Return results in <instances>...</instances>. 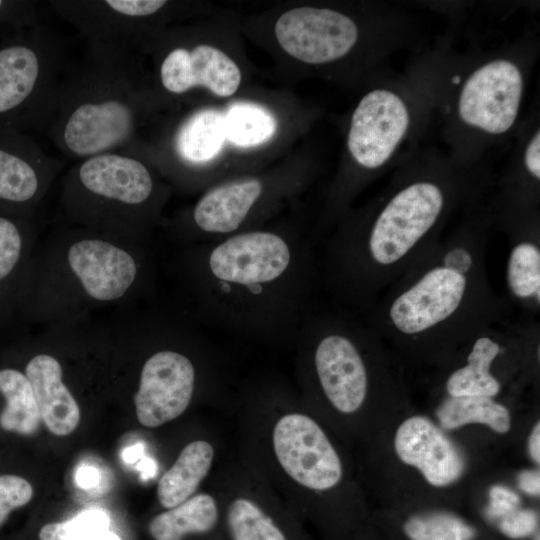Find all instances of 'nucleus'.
Returning <instances> with one entry per match:
<instances>
[{"instance_id": "aec40b11", "label": "nucleus", "mask_w": 540, "mask_h": 540, "mask_svg": "<svg viewBox=\"0 0 540 540\" xmlns=\"http://www.w3.org/2000/svg\"><path fill=\"white\" fill-rule=\"evenodd\" d=\"M213 458L214 449L207 441L196 440L186 445L158 482L160 504L170 509L189 499L207 476Z\"/></svg>"}, {"instance_id": "c756f323", "label": "nucleus", "mask_w": 540, "mask_h": 540, "mask_svg": "<svg viewBox=\"0 0 540 540\" xmlns=\"http://www.w3.org/2000/svg\"><path fill=\"white\" fill-rule=\"evenodd\" d=\"M32 497L33 487L25 478L13 474L0 475V527L14 509L25 506Z\"/></svg>"}, {"instance_id": "f704fd0d", "label": "nucleus", "mask_w": 540, "mask_h": 540, "mask_svg": "<svg viewBox=\"0 0 540 540\" xmlns=\"http://www.w3.org/2000/svg\"><path fill=\"white\" fill-rule=\"evenodd\" d=\"M99 477V472L90 466H83L75 475L76 482L81 488L94 487L96 484H98Z\"/></svg>"}, {"instance_id": "f257e3e1", "label": "nucleus", "mask_w": 540, "mask_h": 540, "mask_svg": "<svg viewBox=\"0 0 540 540\" xmlns=\"http://www.w3.org/2000/svg\"><path fill=\"white\" fill-rule=\"evenodd\" d=\"M184 252L182 278L200 322L249 333L298 332L317 308L315 244L247 230Z\"/></svg>"}, {"instance_id": "c9c22d12", "label": "nucleus", "mask_w": 540, "mask_h": 540, "mask_svg": "<svg viewBox=\"0 0 540 540\" xmlns=\"http://www.w3.org/2000/svg\"><path fill=\"white\" fill-rule=\"evenodd\" d=\"M528 449L532 459L539 464L540 462V424L534 426L528 443Z\"/></svg>"}, {"instance_id": "6ab92c4d", "label": "nucleus", "mask_w": 540, "mask_h": 540, "mask_svg": "<svg viewBox=\"0 0 540 540\" xmlns=\"http://www.w3.org/2000/svg\"><path fill=\"white\" fill-rule=\"evenodd\" d=\"M508 303L528 314L540 310V241L539 237L520 236L510 244L505 271Z\"/></svg>"}, {"instance_id": "393cba45", "label": "nucleus", "mask_w": 540, "mask_h": 540, "mask_svg": "<svg viewBox=\"0 0 540 540\" xmlns=\"http://www.w3.org/2000/svg\"><path fill=\"white\" fill-rule=\"evenodd\" d=\"M223 115L226 139L241 147L268 141L277 128L273 115L256 104L236 103Z\"/></svg>"}, {"instance_id": "423d86ee", "label": "nucleus", "mask_w": 540, "mask_h": 540, "mask_svg": "<svg viewBox=\"0 0 540 540\" xmlns=\"http://www.w3.org/2000/svg\"><path fill=\"white\" fill-rule=\"evenodd\" d=\"M69 60L67 45L43 25L0 42V134L42 131Z\"/></svg>"}, {"instance_id": "1a4fd4ad", "label": "nucleus", "mask_w": 540, "mask_h": 540, "mask_svg": "<svg viewBox=\"0 0 540 540\" xmlns=\"http://www.w3.org/2000/svg\"><path fill=\"white\" fill-rule=\"evenodd\" d=\"M196 385L192 360L174 349H160L143 363L134 395L137 419L155 428L180 416L189 406Z\"/></svg>"}, {"instance_id": "f8f14e48", "label": "nucleus", "mask_w": 540, "mask_h": 540, "mask_svg": "<svg viewBox=\"0 0 540 540\" xmlns=\"http://www.w3.org/2000/svg\"><path fill=\"white\" fill-rule=\"evenodd\" d=\"M408 125L409 113L402 99L388 90H373L352 115L348 149L360 166L376 169L390 158Z\"/></svg>"}, {"instance_id": "4be33fe9", "label": "nucleus", "mask_w": 540, "mask_h": 540, "mask_svg": "<svg viewBox=\"0 0 540 540\" xmlns=\"http://www.w3.org/2000/svg\"><path fill=\"white\" fill-rule=\"evenodd\" d=\"M217 520L214 498L199 494L153 517L148 531L154 540H182L188 534L209 532Z\"/></svg>"}, {"instance_id": "b1692460", "label": "nucleus", "mask_w": 540, "mask_h": 540, "mask_svg": "<svg viewBox=\"0 0 540 540\" xmlns=\"http://www.w3.org/2000/svg\"><path fill=\"white\" fill-rule=\"evenodd\" d=\"M437 416L441 426L447 430L479 423L503 434L511 427L509 410L493 398L484 396H449L438 408Z\"/></svg>"}, {"instance_id": "c85d7f7f", "label": "nucleus", "mask_w": 540, "mask_h": 540, "mask_svg": "<svg viewBox=\"0 0 540 540\" xmlns=\"http://www.w3.org/2000/svg\"><path fill=\"white\" fill-rule=\"evenodd\" d=\"M43 25L35 1L0 0V28L12 33Z\"/></svg>"}, {"instance_id": "bb28decb", "label": "nucleus", "mask_w": 540, "mask_h": 540, "mask_svg": "<svg viewBox=\"0 0 540 540\" xmlns=\"http://www.w3.org/2000/svg\"><path fill=\"white\" fill-rule=\"evenodd\" d=\"M411 540H471L474 530L460 518L447 513L415 516L405 524Z\"/></svg>"}, {"instance_id": "7ed1b4c3", "label": "nucleus", "mask_w": 540, "mask_h": 540, "mask_svg": "<svg viewBox=\"0 0 540 540\" xmlns=\"http://www.w3.org/2000/svg\"><path fill=\"white\" fill-rule=\"evenodd\" d=\"M86 44L80 58L69 60L42 131L78 161L104 153L136 157L144 97L133 49Z\"/></svg>"}, {"instance_id": "412c9836", "label": "nucleus", "mask_w": 540, "mask_h": 540, "mask_svg": "<svg viewBox=\"0 0 540 540\" xmlns=\"http://www.w3.org/2000/svg\"><path fill=\"white\" fill-rule=\"evenodd\" d=\"M225 140L224 115L204 109L182 123L174 138V149L184 162L197 165L213 159Z\"/></svg>"}, {"instance_id": "39448f33", "label": "nucleus", "mask_w": 540, "mask_h": 540, "mask_svg": "<svg viewBox=\"0 0 540 540\" xmlns=\"http://www.w3.org/2000/svg\"><path fill=\"white\" fill-rule=\"evenodd\" d=\"M155 189L149 168L139 158L104 153L69 169L61 203L76 226L137 240Z\"/></svg>"}, {"instance_id": "473e14b6", "label": "nucleus", "mask_w": 540, "mask_h": 540, "mask_svg": "<svg viewBox=\"0 0 540 540\" xmlns=\"http://www.w3.org/2000/svg\"><path fill=\"white\" fill-rule=\"evenodd\" d=\"M540 133L535 134L525 153V165L528 172L537 180L540 178Z\"/></svg>"}, {"instance_id": "0eeeda50", "label": "nucleus", "mask_w": 540, "mask_h": 540, "mask_svg": "<svg viewBox=\"0 0 540 540\" xmlns=\"http://www.w3.org/2000/svg\"><path fill=\"white\" fill-rule=\"evenodd\" d=\"M60 168L27 133L0 134V215L33 217Z\"/></svg>"}, {"instance_id": "a878e982", "label": "nucleus", "mask_w": 540, "mask_h": 540, "mask_svg": "<svg viewBox=\"0 0 540 540\" xmlns=\"http://www.w3.org/2000/svg\"><path fill=\"white\" fill-rule=\"evenodd\" d=\"M227 526L232 540H287L274 521L246 498H237L230 504Z\"/></svg>"}, {"instance_id": "9d476101", "label": "nucleus", "mask_w": 540, "mask_h": 540, "mask_svg": "<svg viewBox=\"0 0 540 540\" xmlns=\"http://www.w3.org/2000/svg\"><path fill=\"white\" fill-rule=\"evenodd\" d=\"M275 34L290 56L309 64H323L346 55L357 41L358 29L340 12L301 7L279 17Z\"/></svg>"}, {"instance_id": "7c9ffc66", "label": "nucleus", "mask_w": 540, "mask_h": 540, "mask_svg": "<svg viewBox=\"0 0 540 540\" xmlns=\"http://www.w3.org/2000/svg\"><path fill=\"white\" fill-rule=\"evenodd\" d=\"M536 513L529 509H521L505 515L500 522V529L504 535L512 539L524 538L536 528Z\"/></svg>"}, {"instance_id": "5701e85b", "label": "nucleus", "mask_w": 540, "mask_h": 540, "mask_svg": "<svg viewBox=\"0 0 540 540\" xmlns=\"http://www.w3.org/2000/svg\"><path fill=\"white\" fill-rule=\"evenodd\" d=\"M0 394L5 405L0 413V427L20 435H33L41 417L33 388L25 373L13 368H0Z\"/></svg>"}, {"instance_id": "dca6fc26", "label": "nucleus", "mask_w": 540, "mask_h": 540, "mask_svg": "<svg viewBox=\"0 0 540 540\" xmlns=\"http://www.w3.org/2000/svg\"><path fill=\"white\" fill-rule=\"evenodd\" d=\"M511 324L510 319L493 324L467 341L469 351L465 363L454 369L446 379L445 388L450 397L493 398L499 394L501 383L492 372V367L504 352V341Z\"/></svg>"}, {"instance_id": "9b49d317", "label": "nucleus", "mask_w": 540, "mask_h": 540, "mask_svg": "<svg viewBox=\"0 0 540 540\" xmlns=\"http://www.w3.org/2000/svg\"><path fill=\"white\" fill-rule=\"evenodd\" d=\"M522 86V75L512 62L496 60L483 65L462 88L461 119L491 134L506 132L517 117Z\"/></svg>"}, {"instance_id": "f03ea898", "label": "nucleus", "mask_w": 540, "mask_h": 540, "mask_svg": "<svg viewBox=\"0 0 540 540\" xmlns=\"http://www.w3.org/2000/svg\"><path fill=\"white\" fill-rule=\"evenodd\" d=\"M483 234L439 238L362 318L381 339L405 345L456 344L509 319L493 289Z\"/></svg>"}, {"instance_id": "ddd939ff", "label": "nucleus", "mask_w": 540, "mask_h": 540, "mask_svg": "<svg viewBox=\"0 0 540 540\" xmlns=\"http://www.w3.org/2000/svg\"><path fill=\"white\" fill-rule=\"evenodd\" d=\"M159 79L171 94H184L202 86L217 96L228 97L238 89L241 72L224 52L199 44L192 49L179 46L167 52L159 67Z\"/></svg>"}, {"instance_id": "6e6552de", "label": "nucleus", "mask_w": 540, "mask_h": 540, "mask_svg": "<svg viewBox=\"0 0 540 540\" xmlns=\"http://www.w3.org/2000/svg\"><path fill=\"white\" fill-rule=\"evenodd\" d=\"M273 447L284 471L313 490L336 486L343 474L341 460L320 426L310 417L292 413L273 430Z\"/></svg>"}, {"instance_id": "f3484780", "label": "nucleus", "mask_w": 540, "mask_h": 540, "mask_svg": "<svg viewBox=\"0 0 540 540\" xmlns=\"http://www.w3.org/2000/svg\"><path fill=\"white\" fill-rule=\"evenodd\" d=\"M23 372L47 429L57 436L72 433L80 421V408L63 380L60 361L51 354L38 353L28 360Z\"/></svg>"}, {"instance_id": "a211bd4d", "label": "nucleus", "mask_w": 540, "mask_h": 540, "mask_svg": "<svg viewBox=\"0 0 540 540\" xmlns=\"http://www.w3.org/2000/svg\"><path fill=\"white\" fill-rule=\"evenodd\" d=\"M33 217L0 215V326L17 311L23 275L34 249Z\"/></svg>"}, {"instance_id": "4468645a", "label": "nucleus", "mask_w": 540, "mask_h": 540, "mask_svg": "<svg viewBox=\"0 0 540 540\" xmlns=\"http://www.w3.org/2000/svg\"><path fill=\"white\" fill-rule=\"evenodd\" d=\"M394 447L398 457L416 467L433 486L450 485L463 473L464 460L458 449L425 417L405 420L397 429Z\"/></svg>"}, {"instance_id": "72a5a7b5", "label": "nucleus", "mask_w": 540, "mask_h": 540, "mask_svg": "<svg viewBox=\"0 0 540 540\" xmlns=\"http://www.w3.org/2000/svg\"><path fill=\"white\" fill-rule=\"evenodd\" d=\"M518 484L520 489L532 496L540 493V475L538 471L525 470L519 474Z\"/></svg>"}, {"instance_id": "2f4dec72", "label": "nucleus", "mask_w": 540, "mask_h": 540, "mask_svg": "<svg viewBox=\"0 0 540 540\" xmlns=\"http://www.w3.org/2000/svg\"><path fill=\"white\" fill-rule=\"evenodd\" d=\"M519 496L510 489L495 485L489 490V506L487 514L491 518L504 517L517 509Z\"/></svg>"}, {"instance_id": "cd10ccee", "label": "nucleus", "mask_w": 540, "mask_h": 540, "mask_svg": "<svg viewBox=\"0 0 540 540\" xmlns=\"http://www.w3.org/2000/svg\"><path fill=\"white\" fill-rule=\"evenodd\" d=\"M109 516L101 509L80 512L71 520L44 525L39 531L40 540H91L109 530Z\"/></svg>"}, {"instance_id": "20e7f679", "label": "nucleus", "mask_w": 540, "mask_h": 540, "mask_svg": "<svg viewBox=\"0 0 540 540\" xmlns=\"http://www.w3.org/2000/svg\"><path fill=\"white\" fill-rule=\"evenodd\" d=\"M135 239L76 226L44 252H34L23 275L17 311L30 319L68 324L85 310L132 294L147 273Z\"/></svg>"}, {"instance_id": "2eb2a0df", "label": "nucleus", "mask_w": 540, "mask_h": 540, "mask_svg": "<svg viewBox=\"0 0 540 540\" xmlns=\"http://www.w3.org/2000/svg\"><path fill=\"white\" fill-rule=\"evenodd\" d=\"M262 194L263 184L258 179L231 181L210 189L192 210L195 229L201 236L217 240L241 233Z\"/></svg>"}, {"instance_id": "e433bc0d", "label": "nucleus", "mask_w": 540, "mask_h": 540, "mask_svg": "<svg viewBox=\"0 0 540 540\" xmlns=\"http://www.w3.org/2000/svg\"><path fill=\"white\" fill-rule=\"evenodd\" d=\"M91 540H121V539H120L119 536H117L113 532L107 530V531L97 535L96 537H94Z\"/></svg>"}]
</instances>
